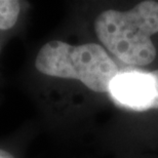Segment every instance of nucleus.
Instances as JSON below:
<instances>
[{"mask_svg": "<svg viewBox=\"0 0 158 158\" xmlns=\"http://www.w3.org/2000/svg\"><path fill=\"white\" fill-rule=\"evenodd\" d=\"M151 75L154 79V82H155V86H156V99H155V103H154V107L153 108L158 109V70L150 72Z\"/></svg>", "mask_w": 158, "mask_h": 158, "instance_id": "6", "label": "nucleus"}, {"mask_svg": "<svg viewBox=\"0 0 158 158\" xmlns=\"http://www.w3.org/2000/svg\"><path fill=\"white\" fill-rule=\"evenodd\" d=\"M23 135L19 129L0 139V158H23Z\"/></svg>", "mask_w": 158, "mask_h": 158, "instance_id": "5", "label": "nucleus"}, {"mask_svg": "<svg viewBox=\"0 0 158 158\" xmlns=\"http://www.w3.org/2000/svg\"><path fill=\"white\" fill-rule=\"evenodd\" d=\"M2 42L1 40H0V56H1V50H2ZM3 87H4V79H3V76L1 74V71H0V98H1V94H2V89Z\"/></svg>", "mask_w": 158, "mask_h": 158, "instance_id": "7", "label": "nucleus"}, {"mask_svg": "<svg viewBox=\"0 0 158 158\" xmlns=\"http://www.w3.org/2000/svg\"><path fill=\"white\" fill-rule=\"evenodd\" d=\"M29 3L21 0H0V40L4 46L23 29Z\"/></svg>", "mask_w": 158, "mask_h": 158, "instance_id": "4", "label": "nucleus"}, {"mask_svg": "<svg viewBox=\"0 0 158 158\" xmlns=\"http://www.w3.org/2000/svg\"><path fill=\"white\" fill-rule=\"evenodd\" d=\"M110 91L121 104L135 110L154 107L156 86L151 73L124 71L113 79Z\"/></svg>", "mask_w": 158, "mask_h": 158, "instance_id": "3", "label": "nucleus"}, {"mask_svg": "<svg viewBox=\"0 0 158 158\" xmlns=\"http://www.w3.org/2000/svg\"><path fill=\"white\" fill-rule=\"evenodd\" d=\"M31 71L39 76L78 81L94 93H107L118 67L97 43L72 44L52 39L34 53Z\"/></svg>", "mask_w": 158, "mask_h": 158, "instance_id": "1", "label": "nucleus"}, {"mask_svg": "<svg viewBox=\"0 0 158 158\" xmlns=\"http://www.w3.org/2000/svg\"><path fill=\"white\" fill-rule=\"evenodd\" d=\"M98 39L129 65L147 66L156 56L151 36L158 32V2L142 1L127 11L105 10L94 21Z\"/></svg>", "mask_w": 158, "mask_h": 158, "instance_id": "2", "label": "nucleus"}]
</instances>
